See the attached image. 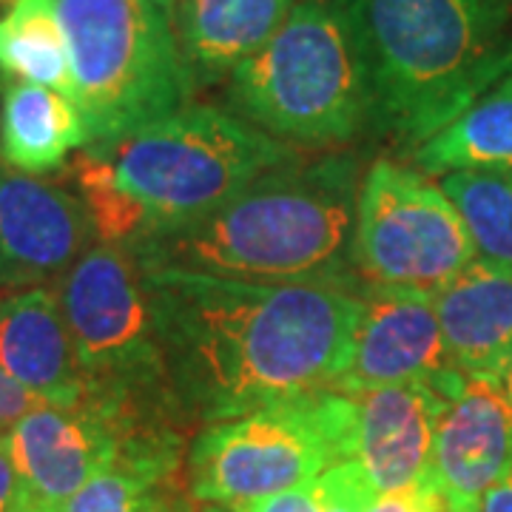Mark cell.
I'll return each instance as SVG.
<instances>
[{
	"label": "cell",
	"instance_id": "obj_21",
	"mask_svg": "<svg viewBox=\"0 0 512 512\" xmlns=\"http://www.w3.org/2000/svg\"><path fill=\"white\" fill-rule=\"evenodd\" d=\"M0 69L74 100L69 43L52 0H12L0 15Z\"/></svg>",
	"mask_w": 512,
	"mask_h": 512
},
{
	"label": "cell",
	"instance_id": "obj_9",
	"mask_svg": "<svg viewBox=\"0 0 512 512\" xmlns=\"http://www.w3.org/2000/svg\"><path fill=\"white\" fill-rule=\"evenodd\" d=\"M476 256L439 180L393 157L367 165L353 228V271L362 285L433 296Z\"/></svg>",
	"mask_w": 512,
	"mask_h": 512
},
{
	"label": "cell",
	"instance_id": "obj_6",
	"mask_svg": "<svg viewBox=\"0 0 512 512\" xmlns=\"http://www.w3.org/2000/svg\"><path fill=\"white\" fill-rule=\"evenodd\" d=\"M83 370V399L140 433H183V410L165 379L157 316L143 262L128 245L94 242L57 282Z\"/></svg>",
	"mask_w": 512,
	"mask_h": 512
},
{
	"label": "cell",
	"instance_id": "obj_2",
	"mask_svg": "<svg viewBox=\"0 0 512 512\" xmlns=\"http://www.w3.org/2000/svg\"><path fill=\"white\" fill-rule=\"evenodd\" d=\"M359 151L293 157L197 220L128 245L146 268L245 279L328 282L362 293L353 271Z\"/></svg>",
	"mask_w": 512,
	"mask_h": 512
},
{
	"label": "cell",
	"instance_id": "obj_26",
	"mask_svg": "<svg viewBox=\"0 0 512 512\" xmlns=\"http://www.w3.org/2000/svg\"><path fill=\"white\" fill-rule=\"evenodd\" d=\"M18 470L9 453L6 433H0V512L18 510Z\"/></svg>",
	"mask_w": 512,
	"mask_h": 512
},
{
	"label": "cell",
	"instance_id": "obj_15",
	"mask_svg": "<svg viewBox=\"0 0 512 512\" xmlns=\"http://www.w3.org/2000/svg\"><path fill=\"white\" fill-rule=\"evenodd\" d=\"M0 367L46 404H77L86 393L57 285L0 293Z\"/></svg>",
	"mask_w": 512,
	"mask_h": 512
},
{
	"label": "cell",
	"instance_id": "obj_11",
	"mask_svg": "<svg viewBox=\"0 0 512 512\" xmlns=\"http://www.w3.org/2000/svg\"><path fill=\"white\" fill-rule=\"evenodd\" d=\"M359 299L362 311L333 390L362 396L387 384L421 382L436 387L450 402L464 387L467 373L447 356L433 296L365 285Z\"/></svg>",
	"mask_w": 512,
	"mask_h": 512
},
{
	"label": "cell",
	"instance_id": "obj_7",
	"mask_svg": "<svg viewBox=\"0 0 512 512\" xmlns=\"http://www.w3.org/2000/svg\"><path fill=\"white\" fill-rule=\"evenodd\" d=\"M69 43L89 146L194 103L171 12L151 0H52Z\"/></svg>",
	"mask_w": 512,
	"mask_h": 512
},
{
	"label": "cell",
	"instance_id": "obj_10",
	"mask_svg": "<svg viewBox=\"0 0 512 512\" xmlns=\"http://www.w3.org/2000/svg\"><path fill=\"white\" fill-rule=\"evenodd\" d=\"M137 439L180 436H137L92 399L37 404L6 430L20 487L15 512H55Z\"/></svg>",
	"mask_w": 512,
	"mask_h": 512
},
{
	"label": "cell",
	"instance_id": "obj_16",
	"mask_svg": "<svg viewBox=\"0 0 512 512\" xmlns=\"http://www.w3.org/2000/svg\"><path fill=\"white\" fill-rule=\"evenodd\" d=\"M433 305L450 362L501 382L512 365V268L476 256L433 293Z\"/></svg>",
	"mask_w": 512,
	"mask_h": 512
},
{
	"label": "cell",
	"instance_id": "obj_22",
	"mask_svg": "<svg viewBox=\"0 0 512 512\" xmlns=\"http://www.w3.org/2000/svg\"><path fill=\"white\" fill-rule=\"evenodd\" d=\"M476 254L512 268V171H456L439 177Z\"/></svg>",
	"mask_w": 512,
	"mask_h": 512
},
{
	"label": "cell",
	"instance_id": "obj_20",
	"mask_svg": "<svg viewBox=\"0 0 512 512\" xmlns=\"http://www.w3.org/2000/svg\"><path fill=\"white\" fill-rule=\"evenodd\" d=\"M183 439H137L55 512H160L180 470Z\"/></svg>",
	"mask_w": 512,
	"mask_h": 512
},
{
	"label": "cell",
	"instance_id": "obj_1",
	"mask_svg": "<svg viewBox=\"0 0 512 512\" xmlns=\"http://www.w3.org/2000/svg\"><path fill=\"white\" fill-rule=\"evenodd\" d=\"M146 276L165 379L188 421L211 424L333 390L362 311L356 291L171 268Z\"/></svg>",
	"mask_w": 512,
	"mask_h": 512
},
{
	"label": "cell",
	"instance_id": "obj_28",
	"mask_svg": "<svg viewBox=\"0 0 512 512\" xmlns=\"http://www.w3.org/2000/svg\"><path fill=\"white\" fill-rule=\"evenodd\" d=\"M501 384H504V390H507V396H510V402H512V365H510V370L501 376Z\"/></svg>",
	"mask_w": 512,
	"mask_h": 512
},
{
	"label": "cell",
	"instance_id": "obj_18",
	"mask_svg": "<svg viewBox=\"0 0 512 512\" xmlns=\"http://www.w3.org/2000/svg\"><path fill=\"white\" fill-rule=\"evenodd\" d=\"M89 146L83 114L72 97L6 80L0 94V157L23 174H49L69 163L74 148Z\"/></svg>",
	"mask_w": 512,
	"mask_h": 512
},
{
	"label": "cell",
	"instance_id": "obj_27",
	"mask_svg": "<svg viewBox=\"0 0 512 512\" xmlns=\"http://www.w3.org/2000/svg\"><path fill=\"white\" fill-rule=\"evenodd\" d=\"M481 512H512V467L501 481H495L481 501Z\"/></svg>",
	"mask_w": 512,
	"mask_h": 512
},
{
	"label": "cell",
	"instance_id": "obj_24",
	"mask_svg": "<svg viewBox=\"0 0 512 512\" xmlns=\"http://www.w3.org/2000/svg\"><path fill=\"white\" fill-rule=\"evenodd\" d=\"M228 512H325V498H322V490H319V481L311 478V481H305L299 487L282 490V493L268 495V498H259V501H251L245 507Z\"/></svg>",
	"mask_w": 512,
	"mask_h": 512
},
{
	"label": "cell",
	"instance_id": "obj_29",
	"mask_svg": "<svg viewBox=\"0 0 512 512\" xmlns=\"http://www.w3.org/2000/svg\"><path fill=\"white\" fill-rule=\"evenodd\" d=\"M151 3H157L165 12H174V3H177V0H151Z\"/></svg>",
	"mask_w": 512,
	"mask_h": 512
},
{
	"label": "cell",
	"instance_id": "obj_17",
	"mask_svg": "<svg viewBox=\"0 0 512 512\" xmlns=\"http://www.w3.org/2000/svg\"><path fill=\"white\" fill-rule=\"evenodd\" d=\"M299 0H177L174 32L194 86L225 83L282 29Z\"/></svg>",
	"mask_w": 512,
	"mask_h": 512
},
{
	"label": "cell",
	"instance_id": "obj_13",
	"mask_svg": "<svg viewBox=\"0 0 512 512\" xmlns=\"http://www.w3.org/2000/svg\"><path fill=\"white\" fill-rule=\"evenodd\" d=\"M512 467V402L498 379L467 376L441 410L427 481L456 510L481 512V501Z\"/></svg>",
	"mask_w": 512,
	"mask_h": 512
},
{
	"label": "cell",
	"instance_id": "obj_12",
	"mask_svg": "<svg viewBox=\"0 0 512 512\" xmlns=\"http://www.w3.org/2000/svg\"><path fill=\"white\" fill-rule=\"evenodd\" d=\"M97 242L86 205L66 185L0 157V293L57 285Z\"/></svg>",
	"mask_w": 512,
	"mask_h": 512
},
{
	"label": "cell",
	"instance_id": "obj_8",
	"mask_svg": "<svg viewBox=\"0 0 512 512\" xmlns=\"http://www.w3.org/2000/svg\"><path fill=\"white\" fill-rule=\"evenodd\" d=\"M356 458V396L311 390L234 419L202 424L188 447V490L237 510Z\"/></svg>",
	"mask_w": 512,
	"mask_h": 512
},
{
	"label": "cell",
	"instance_id": "obj_14",
	"mask_svg": "<svg viewBox=\"0 0 512 512\" xmlns=\"http://www.w3.org/2000/svg\"><path fill=\"white\" fill-rule=\"evenodd\" d=\"M444 404L436 387L421 382L387 384L356 396V461L376 493H396L427 476Z\"/></svg>",
	"mask_w": 512,
	"mask_h": 512
},
{
	"label": "cell",
	"instance_id": "obj_4",
	"mask_svg": "<svg viewBox=\"0 0 512 512\" xmlns=\"http://www.w3.org/2000/svg\"><path fill=\"white\" fill-rule=\"evenodd\" d=\"M370 74V137L410 154L512 74V0H348Z\"/></svg>",
	"mask_w": 512,
	"mask_h": 512
},
{
	"label": "cell",
	"instance_id": "obj_30",
	"mask_svg": "<svg viewBox=\"0 0 512 512\" xmlns=\"http://www.w3.org/2000/svg\"><path fill=\"white\" fill-rule=\"evenodd\" d=\"M160 512H180V510H171V507H165V510ZM202 512H225V510H202Z\"/></svg>",
	"mask_w": 512,
	"mask_h": 512
},
{
	"label": "cell",
	"instance_id": "obj_3",
	"mask_svg": "<svg viewBox=\"0 0 512 512\" xmlns=\"http://www.w3.org/2000/svg\"><path fill=\"white\" fill-rule=\"evenodd\" d=\"M293 157L296 148L234 111L188 103L117 140L80 148L66 171L97 242L134 245L214 211Z\"/></svg>",
	"mask_w": 512,
	"mask_h": 512
},
{
	"label": "cell",
	"instance_id": "obj_19",
	"mask_svg": "<svg viewBox=\"0 0 512 512\" xmlns=\"http://www.w3.org/2000/svg\"><path fill=\"white\" fill-rule=\"evenodd\" d=\"M427 177L456 171H512V74L410 151Z\"/></svg>",
	"mask_w": 512,
	"mask_h": 512
},
{
	"label": "cell",
	"instance_id": "obj_23",
	"mask_svg": "<svg viewBox=\"0 0 512 512\" xmlns=\"http://www.w3.org/2000/svg\"><path fill=\"white\" fill-rule=\"evenodd\" d=\"M367 512H461L456 510L444 495L427 481L421 478L419 484L404 487L396 493L376 495V501L367 507Z\"/></svg>",
	"mask_w": 512,
	"mask_h": 512
},
{
	"label": "cell",
	"instance_id": "obj_31",
	"mask_svg": "<svg viewBox=\"0 0 512 512\" xmlns=\"http://www.w3.org/2000/svg\"><path fill=\"white\" fill-rule=\"evenodd\" d=\"M3 3H6V6H9V3H12V0H3Z\"/></svg>",
	"mask_w": 512,
	"mask_h": 512
},
{
	"label": "cell",
	"instance_id": "obj_5",
	"mask_svg": "<svg viewBox=\"0 0 512 512\" xmlns=\"http://www.w3.org/2000/svg\"><path fill=\"white\" fill-rule=\"evenodd\" d=\"M228 111L279 143L342 151L370 137V74L348 0H299L225 80Z\"/></svg>",
	"mask_w": 512,
	"mask_h": 512
},
{
	"label": "cell",
	"instance_id": "obj_25",
	"mask_svg": "<svg viewBox=\"0 0 512 512\" xmlns=\"http://www.w3.org/2000/svg\"><path fill=\"white\" fill-rule=\"evenodd\" d=\"M40 402L26 387H20L3 367H0V433H6L15 421H20L29 410H35Z\"/></svg>",
	"mask_w": 512,
	"mask_h": 512
}]
</instances>
